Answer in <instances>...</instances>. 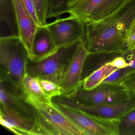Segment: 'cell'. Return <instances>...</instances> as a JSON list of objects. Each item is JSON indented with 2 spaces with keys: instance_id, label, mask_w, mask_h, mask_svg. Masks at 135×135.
I'll return each mask as SVG.
<instances>
[{
  "instance_id": "cell-1",
  "label": "cell",
  "mask_w": 135,
  "mask_h": 135,
  "mask_svg": "<svg viewBox=\"0 0 135 135\" xmlns=\"http://www.w3.org/2000/svg\"><path fill=\"white\" fill-rule=\"evenodd\" d=\"M135 17V0H128L108 16L86 24L89 54L122 55L127 30Z\"/></svg>"
},
{
  "instance_id": "cell-2",
  "label": "cell",
  "mask_w": 135,
  "mask_h": 135,
  "mask_svg": "<svg viewBox=\"0 0 135 135\" xmlns=\"http://www.w3.org/2000/svg\"><path fill=\"white\" fill-rule=\"evenodd\" d=\"M24 101L32 107L37 135H86L53 104L40 101L26 89L21 88Z\"/></svg>"
},
{
  "instance_id": "cell-3",
  "label": "cell",
  "mask_w": 135,
  "mask_h": 135,
  "mask_svg": "<svg viewBox=\"0 0 135 135\" xmlns=\"http://www.w3.org/2000/svg\"><path fill=\"white\" fill-rule=\"evenodd\" d=\"M29 60L26 48L18 35L1 37V80L9 82L20 89L27 73Z\"/></svg>"
},
{
  "instance_id": "cell-4",
  "label": "cell",
  "mask_w": 135,
  "mask_h": 135,
  "mask_svg": "<svg viewBox=\"0 0 135 135\" xmlns=\"http://www.w3.org/2000/svg\"><path fill=\"white\" fill-rule=\"evenodd\" d=\"M81 40L56 48L51 53L37 61L31 62L29 60L27 73L38 79L50 80L60 86Z\"/></svg>"
},
{
  "instance_id": "cell-5",
  "label": "cell",
  "mask_w": 135,
  "mask_h": 135,
  "mask_svg": "<svg viewBox=\"0 0 135 135\" xmlns=\"http://www.w3.org/2000/svg\"><path fill=\"white\" fill-rule=\"evenodd\" d=\"M54 105L86 135H119V119L98 117L75 107L52 102Z\"/></svg>"
},
{
  "instance_id": "cell-6",
  "label": "cell",
  "mask_w": 135,
  "mask_h": 135,
  "mask_svg": "<svg viewBox=\"0 0 135 135\" xmlns=\"http://www.w3.org/2000/svg\"><path fill=\"white\" fill-rule=\"evenodd\" d=\"M82 87L65 98L85 105H100L120 102L133 94L117 83L100 84L88 90H84Z\"/></svg>"
},
{
  "instance_id": "cell-7",
  "label": "cell",
  "mask_w": 135,
  "mask_h": 135,
  "mask_svg": "<svg viewBox=\"0 0 135 135\" xmlns=\"http://www.w3.org/2000/svg\"><path fill=\"white\" fill-rule=\"evenodd\" d=\"M52 38L56 48L72 44L84 39L86 24L73 16L56 19L45 25Z\"/></svg>"
},
{
  "instance_id": "cell-8",
  "label": "cell",
  "mask_w": 135,
  "mask_h": 135,
  "mask_svg": "<svg viewBox=\"0 0 135 135\" xmlns=\"http://www.w3.org/2000/svg\"><path fill=\"white\" fill-rule=\"evenodd\" d=\"M88 54L85 41L82 39L60 84L62 97H68L82 86L83 80L81 79L83 69Z\"/></svg>"
},
{
  "instance_id": "cell-9",
  "label": "cell",
  "mask_w": 135,
  "mask_h": 135,
  "mask_svg": "<svg viewBox=\"0 0 135 135\" xmlns=\"http://www.w3.org/2000/svg\"><path fill=\"white\" fill-rule=\"evenodd\" d=\"M57 102L78 107L93 115L110 119H119L135 108V94L120 102L100 105H90L76 102L70 99L63 97Z\"/></svg>"
},
{
  "instance_id": "cell-10",
  "label": "cell",
  "mask_w": 135,
  "mask_h": 135,
  "mask_svg": "<svg viewBox=\"0 0 135 135\" xmlns=\"http://www.w3.org/2000/svg\"><path fill=\"white\" fill-rule=\"evenodd\" d=\"M18 29V35L24 44L29 60L33 59L32 44L38 26L25 6L22 0H12Z\"/></svg>"
},
{
  "instance_id": "cell-11",
  "label": "cell",
  "mask_w": 135,
  "mask_h": 135,
  "mask_svg": "<svg viewBox=\"0 0 135 135\" xmlns=\"http://www.w3.org/2000/svg\"><path fill=\"white\" fill-rule=\"evenodd\" d=\"M0 123L17 135H37L34 118L1 103Z\"/></svg>"
},
{
  "instance_id": "cell-12",
  "label": "cell",
  "mask_w": 135,
  "mask_h": 135,
  "mask_svg": "<svg viewBox=\"0 0 135 135\" xmlns=\"http://www.w3.org/2000/svg\"><path fill=\"white\" fill-rule=\"evenodd\" d=\"M56 48L52 38L46 27L45 25L38 27L33 39V59L31 61L38 60L51 53Z\"/></svg>"
},
{
  "instance_id": "cell-13",
  "label": "cell",
  "mask_w": 135,
  "mask_h": 135,
  "mask_svg": "<svg viewBox=\"0 0 135 135\" xmlns=\"http://www.w3.org/2000/svg\"><path fill=\"white\" fill-rule=\"evenodd\" d=\"M0 102L20 113L34 118V112L31 106L23 98L22 94L17 95L10 91L4 82L1 81Z\"/></svg>"
},
{
  "instance_id": "cell-14",
  "label": "cell",
  "mask_w": 135,
  "mask_h": 135,
  "mask_svg": "<svg viewBox=\"0 0 135 135\" xmlns=\"http://www.w3.org/2000/svg\"><path fill=\"white\" fill-rule=\"evenodd\" d=\"M102 0H71L67 12L78 18L85 24L90 21L92 15Z\"/></svg>"
},
{
  "instance_id": "cell-15",
  "label": "cell",
  "mask_w": 135,
  "mask_h": 135,
  "mask_svg": "<svg viewBox=\"0 0 135 135\" xmlns=\"http://www.w3.org/2000/svg\"><path fill=\"white\" fill-rule=\"evenodd\" d=\"M118 69L107 62L83 80V89L88 90L98 86L108 76Z\"/></svg>"
},
{
  "instance_id": "cell-16",
  "label": "cell",
  "mask_w": 135,
  "mask_h": 135,
  "mask_svg": "<svg viewBox=\"0 0 135 135\" xmlns=\"http://www.w3.org/2000/svg\"><path fill=\"white\" fill-rule=\"evenodd\" d=\"M0 20L7 25L11 35H18V29L12 0H0Z\"/></svg>"
},
{
  "instance_id": "cell-17",
  "label": "cell",
  "mask_w": 135,
  "mask_h": 135,
  "mask_svg": "<svg viewBox=\"0 0 135 135\" xmlns=\"http://www.w3.org/2000/svg\"><path fill=\"white\" fill-rule=\"evenodd\" d=\"M128 0H102L88 23L98 22L116 11Z\"/></svg>"
},
{
  "instance_id": "cell-18",
  "label": "cell",
  "mask_w": 135,
  "mask_h": 135,
  "mask_svg": "<svg viewBox=\"0 0 135 135\" xmlns=\"http://www.w3.org/2000/svg\"><path fill=\"white\" fill-rule=\"evenodd\" d=\"M21 88L26 89L40 101L49 103L52 102V100L49 98L44 92L38 78L26 73L20 89Z\"/></svg>"
},
{
  "instance_id": "cell-19",
  "label": "cell",
  "mask_w": 135,
  "mask_h": 135,
  "mask_svg": "<svg viewBox=\"0 0 135 135\" xmlns=\"http://www.w3.org/2000/svg\"><path fill=\"white\" fill-rule=\"evenodd\" d=\"M119 120V135H133L135 133V108Z\"/></svg>"
},
{
  "instance_id": "cell-20",
  "label": "cell",
  "mask_w": 135,
  "mask_h": 135,
  "mask_svg": "<svg viewBox=\"0 0 135 135\" xmlns=\"http://www.w3.org/2000/svg\"><path fill=\"white\" fill-rule=\"evenodd\" d=\"M71 0H50L48 12V19L60 18L66 13L68 3Z\"/></svg>"
},
{
  "instance_id": "cell-21",
  "label": "cell",
  "mask_w": 135,
  "mask_h": 135,
  "mask_svg": "<svg viewBox=\"0 0 135 135\" xmlns=\"http://www.w3.org/2000/svg\"><path fill=\"white\" fill-rule=\"evenodd\" d=\"M40 26L47 24L50 0H33Z\"/></svg>"
},
{
  "instance_id": "cell-22",
  "label": "cell",
  "mask_w": 135,
  "mask_h": 135,
  "mask_svg": "<svg viewBox=\"0 0 135 135\" xmlns=\"http://www.w3.org/2000/svg\"><path fill=\"white\" fill-rule=\"evenodd\" d=\"M38 79L42 89L49 98L52 100L54 97L61 96L62 92L60 85L48 80Z\"/></svg>"
},
{
  "instance_id": "cell-23",
  "label": "cell",
  "mask_w": 135,
  "mask_h": 135,
  "mask_svg": "<svg viewBox=\"0 0 135 135\" xmlns=\"http://www.w3.org/2000/svg\"><path fill=\"white\" fill-rule=\"evenodd\" d=\"M132 71V70L129 66L124 68L118 69L108 76L100 84L117 83L120 80Z\"/></svg>"
},
{
  "instance_id": "cell-24",
  "label": "cell",
  "mask_w": 135,
  "mask_h": 135,
  "mask_svg": "<svg viewBox=\"0 0 135 135\" xmlns=\"http://www.w3.org/2000/svg\"><path fill=\"white\" fill-rule=\"evenodd\" d=\"M117 83L131 93L135 94V69L128 73Z\"/></svg>"
},
{
  "instance_id": "cell-25",
  "label": "cell",
  "mask_w": 135,
  "mask_h": 135,
  "mask_svg": "<svg viewBox=\"0 0 135 135\" xmlns=\"http://www.w3.org/2000/svg\"><path fill=\"white\" fill-rule=\"evenodd\" d=\"M107 63L109 65L118 69L124 68L129 66V63L126 61L124 57L122 56L115 57Z\"/></svg>"
},
{
  "instance_id": "cell-26",
  "label": "cell",
  "mask_w": 135,
  "mask_h": 135,
  "mask_svg": "<svg viewBox=\"0 0 135 135\" xmlns=\"http://www.w3.org/2000/svg\"><path fill=\"white\" fill-rule=\"evenodd\" d=\"M28 11L33 18L35 22L38 27L41 26L38 18L36 8L33 0H22Z\"/></svg>"
},
{
  "instance_id": "cell-27",
  "label": "cell",
  "mask_w": 135,
  "mask_h": 135,
  "mask_svg": "<svg viewBox=\"0 0 135 135\" xmlns=\"http://www.w3.org/2000/svg\"><path fill=\"white\" fill-rule=\"evenodd\" d=\"M124 56H126V58H124L129 64V67L132 71L135 69V51L132 53H129Z\"/></svg>"
},
{
  "instance_id": "cell-28",
  "label": "cell",
  "mask_w": 135,
  "mask_h": 135,
  "mask_svg": "<svg viewBox=\"0 0 135 135\" xmlns=\"http://www.w3.org/2000/svg\"><path fill=\"white\" fill-rule=\"evenodd\" d=\"M135 33V17L132 22L131 23L130 26L127 30L126 33V40L129 36ZM125 40V41H126Z\"/></svg>"
},
{
  "instance_id": "cell-29",
  "label": "cell",
  "mask_w": 135,
  "mask_h": 135,
  "mask_svg": "<svg viewBox=\"0 0 135 135\" xmlns=\"http://www.w3.org/2000/svg\"><path fill=\"white\" fill-rule=\"evenodd\" d=\"M133 135H135V133H134V134H133Z\"/></svg>"
}]
</instances>
